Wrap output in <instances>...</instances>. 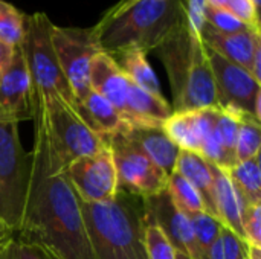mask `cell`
<instances>
[{
    "instance_id": "cell-1",
    "label": "cell",
    "mask_w": 261,
    "mask_h": 259,
    "mask_svg": "<svg viewBox=\"0 0 261 259\" xmlns=\"http://www.w3.org/2000/svg\"><path fill=\"white\" fill-rule=\"evenodd\" d=\"M34 148L21 229L17 237L47 259H93L80 198L58 157L43 105L34 99Z\"/></svg>"
},
{
    "instance_id": "cell-2",
    "label": "cell",
    "mask_w": 261,
    "mask_h": 259,
    "mask_svg": "<svg viewBox=\"0 0 261 259\" xmlns=\"http://www.w3.org/2000/svg\"><path fill=\"white\" fill-rule=\"evenodd\" d=\"M185 0H121L110 8L93 32L102 52L148 53L187 20Z\"/></svg>"
},
{
    "instance_id": "cell-3",
    "label": "cell",
    "mask_w": 261,
    "mask_h": 259,
    "mask_svg": "<svg viewBox=\"0 0 261 259\" xmlns=\"http://www.w3.org/2000/svg\"><path fill=\"white\" fill-rule=\"evenodd\" d=\"M156 52L168 73L173 111L217 107L208 50L188 18L156 47Z\"/></svg>"
},
{
    "instance_id": "cell-4",
    "label": "cell",
    "mask_w": 261,
    "mask_h": 259,
    "mask_svg": "<svg viewBox=\"0 0 261 259\" xmlns=\"http://www.w3.org/2000/svg\"><path fill=\"white\" fill-rule=\"evenodd\" d=\"M80 205L93 259H147L142 198L118 191L110 202Z\"/></svg>"
},
{
    "instance_id": "cell-5",
    "label": "cell",
    "mask_w": 261,
    "mask_h": 259,
    "mask_svg": "<svg viewBox=\"0 0 261 259\" xmlns=\"http://www.w3.org/2000/svg\"><path fill=\"white\" fill-rule=\"evenodd\" d=\"M52 24L54 23L44 12H35L29 17L26 15L21 49L29 70L34 96L41 99L60 96L76 111L78 101L57 61L50 43Z\"/></svg>"
},
{
    "instance_id": "cell-6",
    "label": "cell",
    "mask_w": 261,
    "mask_h": 259,
    "mask_svg": "<svg viewBox=\"0 0 261 259\" xmlns=\"http://www.w3.org/2000/svg\"><path fill=\"white\" fill-rule=\"evenodd\" d=\"M31 180V153L24 151L17 122H0V226L18 234Z\"/></svg>"
},
{
    "instance_id": "cell-7",
    "label": "cell",
    "mask_w": 261,
    "mask_h": 259,
    "mask_svg": "<svg viewBox=\"0 0 261 259\" xmlns=\"http://www.w3.org/2000/svg\"><path fill=\"white\" fill-rule=\"evenodd\" d=\"M34 99H38L43 105L52 145L64 165L106 148L104 137L89 128L63 98L41 99L34 96Z\"/></svg>"
},
{
    "instance_id": "cell-8",
    "label": "cell",
    "mask_w": 261,
    "mask_h": 259,
    "mask_svg": "<svg viewBox=\"0 0 261 259\" xmlns=\"http://www.w3.org/2000/svg\"><path fill=\"white\" fill-rule=\"evenodd\" d=\"M102 137L112 153L119 191L148 198L167 189L168 176L122 131Z\"/></svg>"
},
{
    "instance_id": "cell-9",
    "label": "cell",
    "mask_w": 261,
    "mask_h": 259,
    "mask_svg": "<svg viewBox=\"0 0 261 259\" xmlns=\"http://www.w3.org/2000/svg\"><path fill=\"white\" fill-rule=\"evenodd\" d=\"M219 108L237 116L261 119V82L248 70L208 49Z\"/></svg>"
},
{
    "instance_id": "cell-10",
    "label": "cell",
    "mask_w": 261,
    "mask_h": 259,
    "mask_svg": "<svg viewBox=\"0 0 261 259\" xmlns=\"http://www.w3.org/2000/svg\"><path fill=\"white\" fill-rule=\"evenodd\" d=\"M50 43L57 61L80 104L90 92V63L102 52L98 46L93 27H61L52 24Z\"/></svg>"
},
{
    "instance_id": "cell-11",
    "label": "cell",
    "mask_w": 261,
    "mask_h": 259,
    "mask_svg": "<svg viewBox=\"0 0 261 259\" xmlns=\"http://www.w3.org/2000/svg\"><path fill=\"white\" fill-rule=\"evenodd\" d=\"M69 180L81 202L104 203L118 194V177L109 147L99 153L80 157L67 165Z\"/></svg>"
},
{
    "instance_id": "cell-12",
    "label": "cell",
    "mask_w": 261,
    "mask_h": 259,
    "mask_svg": "<svg viewBox=\"0 0 261 259\" xmlns=\"http://www.w3.org/2000/svg\"><path fill=\"white\" fill-rule=\"evenodd\" d=\"M34 118V89L21 46L12 50L0 70V122L29 121Z\"/></svg>"
},
{
    "instance_id": "cell-13",
    "label": "cell",
    "mask_w": 261,
    "mask_h": 259,
    "mask_svg": "<svg viewBox=\"0 0 261 259\" xmlns=\"http://www.w3.org/2000/svg\"><path fill=\"white\" fill-rule=\"evenodd\" d=\"M142 203L145 209V221L159 226L176 250L187 253L190 258L200 259L191 220L173 205L167 189L154 197L142 198Z\"/></svg>"
},
{
    "instance_id": "cell-14",
    "label": "cell",
    "mask_w": 261,
    "mask_h": 259,
    "mask_svg": "<svg viewBox=\"0 0 261 259\" xmlns=\"http://www.w3.org/2000/svg\"><path fill=\"white\" fill-rule=\"evenodd\" d=\"M203 44L226 58L228 61L243 67L252 75L254 56L261 49V34L243 32V34H223L216 31L206 21L199 31Z\"/></svg>"
},
{
    "instance_id": "cell-15",
    "label": "cell",
    "mask_w": 261,
    "mask_h": 259,
    "mask_svg": "<svg viewBox=\"0 0 261 259\" xmlns=\"http://www.w3.org/2000/svg\"><path fill=\"white\" fill-rule=\"evenodd\" d=\"M171 114L173 107L167 102V99L162 95H153L130 81L125 104L121 111L124 125H164V122Z\"/></svg>"
},
{
    "instance_id": "cell-16",
    "label": "cell",
    "mask_w": 261,
    "mask_h": 259,
    "mask_svg": "<svg viewBox=\"0 0 261 259\" xmlns=\"http://www.w3.org/2000/svg\"><path fill=\"white\" fill-rule=\"evenodd\" d=\"M119 131H122L130 140H133L168 177L174 172L180 148L167 136L162 125H124Z\"/></svg>"
},
{
    "instance_id": "cell-17",
    "label": "cell",
    "mask_w": 261,
    "mask_h": 259,
    "mask_svg": "<svg viewBox=\"0 0 261 259\" xmlns=\"http://www.w3.org/2000/svg\"><path fill=\"white\" fill-rule=\"evenodd\" d=\"M89 84L92 92L101 95L109 102H112L119 113L122 111L130 81L119 69L112 55L99 52L92 60L89 70Z\"/></svg>"
},
{
    "instance_id": "cell-18",
    "label": "cell",
    "mask_w": 261,
    "mask_h": 259,
    "mask_svg": "<svg viewBox=\"0 0 261 259\" xmlns=\"http://www.w3.org/2000/svg\"><path fill=\"white\" fill-rule=\"evenodd\" d=\"M210 168L214 182V200H216L217 218L223 227L229 229L236 237H239L246 244L245 234H243V221H242L245 203L240 198L239 192L236 191L228 172L214 163H210Z\"/></svg>"
},
{
    "instance_id": "cell-19",
    "label": "cell",
    "mask_w": 261,
    "mask_h": 259,
    "mask_svg": "<svg viewBox=\"0 0 261 259\" xmlns=\"http://www.w3.org/2000/svg\"><path fill=\"white\" fill-rule=\"evenodd\" d=\"M208 124V108L173 111V114L164 122L167 136L185 151L200 154L202 140Z\"/></svg>"
},
{
    "instance_id": "cell-20",
    "label": "cell",
    "mask_w": 261,
    "mask_h": 259,
    "mask_svg": "<svg viewBox=\"0 0 261 259\" xmlns=\"http://www.w3.org/2000/svg\"><path fill=\"white\" fill-rule=\"evenodd\" d=\"M174 172L180 174L185 180H188L196 188V191L199 192L203 202L205 212L213 215L216 220H219L216 200H214V182H213L210 162L197 153L180 150Z\"/></svg>"
},
{
    "instance_id": "cell-21",
    "label": "cell",
    "mask_w": 261,
    "mask_h": 259,
    "mask_svg": "<svg viewBox=\"0 0 261 259\" xmlns=\"http://www.w3.org/2000/svg\"><path fill=\"white\" fill-rule=\"evenodd\" d=\"M76 113L84 121V124L99 136L116 133L124 127L122 116L116 107L92 90L78 104Z\"/></svg>"
},
{
    "instance_id": "cell-22",
    "label": "cell",
    "mask_w": 261,
    "mask_h": 259,
    "mask_svg": "<svg viewBox=\"0 0 261 259\" xmlns=\"http://www.w3.org/2000/svg\"><path fill=\"white\" fill-rule=\"evenodd\" d=\"M112 56L133 84L153 95H162L158 76L147 60V53L141 50H124Z\"/></svg>"
},
{
    "instance_id": "cell-23",
    "label": "cell",
    "mask_w": 261,
    "mask_h": 259,
    "mask_svg": "<svg viewBox=\"0 0 261 259\" xmlns=\"http://www.w3.org/2000/svg\"><path fill=\"white\" fill-rule=\"evenodd\" d=\"M226 172L245 206L261 205L260 156L245 162H237Z\"/></svg>"
},
{
    "instance_id": "cell-24",
    "label": "cell",
    "mask_w": 261,
    "mask_h": 259,
    "mask_svg": "<svg viewBox=\"0 0 261 259\" xmlns=\"http://www.w3.org/2000/svg\"><path fill=\"white\" fill-rule=\"evenodd\" d=\"M239 124H240V119L237 116L217 107L214 130H216V139L220 148L219 168L225 171H228L237 163L236 140H237V133H239Z\"/></svg>"
},
{
    "instance_id": "cell-25",
    "label": "cell",
    "mask_w": 261,
    "mask_h": 259,
    "mask_svg": "<svg viewBox=\"0 0 261 259\" xmlns=\"http://www.w3.org/2000/svg\"><path fill=\"white\" fill-rule=\"evenodd\" d=\"M167 192H168L173 205L177 209H180L182 212H185L187 215L196 214V212H205V206H203V202H202L199 192L180 174L173 172L168 177Z\"/></svg>"
},
{
    "instance_id": "cell-26",
    "label": "cell",
    "mask_w": 261,
    "mask_h": 259,
    "mask_svg": "<svg viewBox=\"0 0 261 259\" xmlns=\"http://www.w3.org/2000/svg\"><path fill=\"white\" fill-rule=\"evenodd\" d=\"M239 119L240 124H239V133L236 140V156H237V162H245L260 156V121L249 116H243Z\"/></svg>"
},
{
    "instance_id": "cell-27",
    "label": "cell",
    "mask_w": 261,
    "mask_h": 259,
    "mask_svg": "<svg viewBox=\"0 0 261 259\" xmlns=\"http://www.w3.org/2000/svg\"><path fill=\"white\" fill-rule=\"evenodd\" d=\"M26 15L8 2L0 0V41L9 47L21 46Z\"/></svg>"
},
{
    "instance_id": "cell-28",
    "label": "cell",
    "mask_w": 261,
    "mask_h": 259,
    "mask_svg": "<svg viewBox=\"0 0 261 259\" xmlns=\"http://www.w3.org/2000/svg\"><path fill=\"white\" fill-rule=\"evenodd\" d=\"M193 224L194 238L200 252V259H205L210 247L222 235V223L206 212H196L188 215Z\"/></svg>"
},
{
    "instance_id": "cell-29",
    "label": "cell",
    "mask_w": 261,
    "mask_h": 259,
    "mask_svg": "<svg viewBox=\"0 0 261 259\" xmlns=\"http://www.w3.org/2000/svg\"><path fill=\"white\" fill-rule=\"evenodd\" d=\"M205 21L213 26L216 31L223 34H243V32H258L252 29L249 24L242 21L237 15H234L226 8L219 6H206ZM261 34V32H258Z\"/></svg>"
},
{
    "instance_id": "cell-30",
    "label": "cell",
    "mask_w": 261,
    "mask_h": 259,
    "mask_svg": "<svg viewBox=\"0 0 261 259\" xmlns=\"http://www.w3.org/2000/svg\"><path fill=\"white\" fill-rule=\"evenodd\" d=\"M144 246L147 259H176V249L154 223L145 221L144 229Z\"/></svg>"
},
{
    "instance_id": "cell-31",
    "label": "cell",
    "mask_w": 261,
    "mask_h": 259,
    "mask_svg": "<svg viewBox=\"0 0 261 259\" xmlns=\"http://www.w3.org/2000/svg\"><path fill=\"white\" fill-rule=\"evenodd\" d=\"M242 221L246 244L261 247V205L245 206Z\"/></svg>"
},
{
    "instance_id": "cell-32",
    "label": "cell",
    "mask_w": 261,
    "mask_h": 259,
    "mask_svg": "<svg viewBox=\"0 0 261 259\" xmlns=\"http://www.w3.org/2000/svg\"><path fill=\"white\" fill-rule=\"evenodd\" d=\"M0 259H47L38 249L26 244L17 235L0 249Z\"/></svg>"
},
{
    "instance_id": "cell-33",
    "label": "cell",
    "mask_w": 261,
    "mask_h": 259,
    "mask_svg": "<svg viewBox=\"0 0 261 259\" xmlns=\"http://www.w3.org/2000/svg\"><path fill=\"white\" fill-rule=\"evenodd\" d=\"M225 8L231 11L234 15H237L242 21L249 24L252 29L261 32L260 14L252 0H226Z\"/></svg>"
},
{
    "instance_id": "cell-34",
    "label": "cell",
    "mask_w": 261,
    "mask_h": 259,
    "mask_svg": "<svg viewBox=\"0 0 261 259\" xmlns=\"http://www.w3.org/2000/svg\"><path fill=\"white\" fill-rule=\"evenodd\" d=\"M222 246L223 259H246V247L239 237H236L229 229L222 227Z\"/></svg>"
},
{
    "instance_id": "cell-35",
    "label": "cell",
    "mask_w": 261,
    "mask_h": 259,
    "mask_svg": "<svg viewBox=\"0 0 261 259\" xmlns=\"http://www.w3.org/2000/svg\"><path fill=\"white\" fill-rule=\"evenodd\" d=\"M208 2L206 0H185V9L187 17L191 23V26L199 32L200 27L205 23V11H206Z\"/></svg>"
},
{
    "instance_id": "cell-36",
    "label": "cell",
    "mask_w": 261,
    "mask_h": 259,
    "mask_svg": "<svg viewBox=\"0 0 261 259\" xmlns=\"http://www.w3.org/2000/svg\"><path fill=\"white\" fill-rule=\"evenodd\" d=\"M14 49H15V47H14ZM14 49L9 47V46H6L5 43L0 41V70L8 64V61H9V58H11Z\"/></svg>"
},
{
    "instance_id": "cell-37",
    "label": "cell",
    "mask_w": 261,
    "mask_h": 259,
    "mask_svg": "<svg viewBox=\"0 0 261 259\" xmlns=\"http://www.w3.org/2000/svg\"><path fill=\"white\" fill-rule=\"evenodd\" d=\"M15 235H17V234H14V232L8 231L6 227L0 226V249H2L8 241H11Z\"/></svg>"
},
{
    "instance_id": "cell-38",
    "label": "cell",
    "mask_w": 261,
    "mask_h": 259,
    "mask_svg": "<svg viewBox=\"0 0 261 259\" xmlns=\"http://www.w3.org/2000/svg\"><path fill=\"white\" fill-rule=\"evenodd\" d=\"M246 259H261V247L248 246L246 247Z\"/></svg>"
},
{
    "instance_id": "cell-39",
    "label": "cell",
    "mask_w": 261,
    "mask_h": 259,
    "mask_svg": "<svg viewBox=\"0 0 261 259\" xmlns=\"http://www.w3.org/2000/svg\"><path fill=\"white\" fill-rule=\"evenodd\" d=\"M208 6H219V8H225L226 0H206Z\"/></svg>"
},
{
    "instance_id": "cell-40",
    "label": "cell",
    "mask_w": 261,
    "mask_h": 259,
    "mask_svg": "<svg viewBox=\"0 0 261 259\" xmlns=\"http://www.w3.org/2000/svg\"><path fill=\"white\" fill-rule=\"evenodd\" d=\"M176 259H193L190 258L187 253H184V252H179V250H176Z\"/></svg>"
},
{
    "instance_id": "cell-41",
    "label": "cell",
    "mask_w": 261,
    "mask_h": 259,
    "mask_svg": "<svg viewBox=\"0 0 261 259\" xmlns=\"http://www.w3.org/2000/svg\"><path fill=\"white\" fill-rule=\"evenodd\" d=\"M260 2L261 0H252V3L255 5V8H257V9H260Z\"/></svg>"
}]
</instances>
